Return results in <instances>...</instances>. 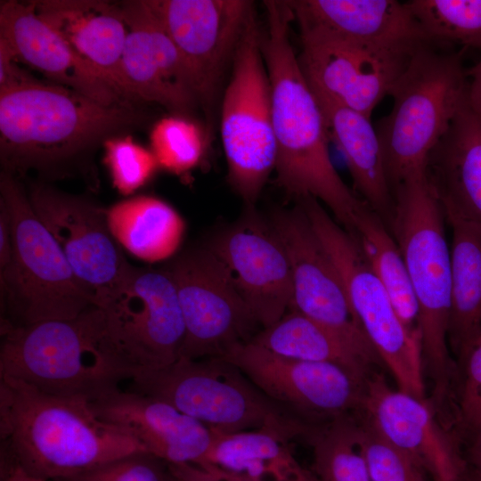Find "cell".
<instances>
[{
  "label": "cell",
  "instance_id": "836d02e7",
  "mask_svg": "<svg viewBox=\"0 0 481 481\" xmlns=\"http://www.w3.org/2000/svg\"><path fill=\"white\" fill-rule=\"evenodd\" d=\"M209 135L185 116L175 114L158 120L150 135L151 151L160 168L182 175L203 159Z\"/></svg>",
  "mask_w": 481,
  "mask_h": 481
},
{
  "label": "cell",
  "instance_id": "d590c367",
  "mask_svg": "<svg viewBox=\"0 0 481 481\" xmlns=\"http://www.w3.org/2000/svg\"><path fill=\"white\" fill-rule=\"evenodd\" d=\"M104 150L112 183L123 195L143 187L159 168L152 151L136 143L131 136L109 137Z\"/></svg>",
  "mask_w": 481,
  "mask_h": 481
},
{
  "label": "cell",
  "instance_id": "d6986e66",
  "mask_svg": "<svg viewBox=\"0 0 481 481\" xmlns=\"http://www.w3.org/2000/svg\"><path fill=\"white\" fill-rule=\"evenodd\" d=\"M249 208V207H248ZM245 218L209 247L228 267L233 283L262 329L289 309L293 287L289 257L270 224L249 208Z\"/></svg>",
  "mask_w": 481,
  "mask_h": 481
},
{
  "label": "cell",
  "instance_id": "8fae6325",
  "mask_svg": "<svg viewBox=\"0 0 481 481\" xmlns=\"http://www.w3.org/2000/svg\"><path fill=\"white\" fill-rule=\"evenodd\" d=\"M94 308L103 341L132 379L180 357L185 327L167 268L131 265L115 290Z\"/></svg>",
  "mask_w": 481,
  "mask_h": 481
},
{
  "label": "cell",
  "instance_id": "74e56055",
  "mask_svg": "<svg viewBox=\"0 0 481 481\" xmlns=\"http://www.w3.org/2000/svg\"><path fill=\"white\" fill-rule=\"evenodd\" d=\"M464 368L459 398V417L469 430L481 426V334L461 363Z\"/></svg>",
  "mask_w": 481,
  "mask_h": 481
},
{
  "label": "cell",
  "instance_id": "4fadbf2b",
  "mask_svg": "<svg viewBox=\"0 0 481 481\" xmlns=\"http://www.w3.org/2000/svg\"><path fill=\"white\" fill-rule=\"evenodd\" d=\"M222 359L303 421L325 422L355 415L363 408L368 378L338 365L282 356L251 341L236 345Z\"/></svg>",
  "mask_w": 481,
  "mask_h": 481
},
{
  "label": "cell",
  "instance_id": "7402d4cb",
  "mask_svg": "<svg viewBox=\"0 0 481 481\" xmlns=\"http://www.w3.org/2000/svg\"><path fill=\"white\" fill-rule=\"evenodd\" d=\"M91 403L102 420L168 465L198 466L211 445L207 426L155 397L119 387Z\"/></svg>",
  "mask_w": 481,
  "mask_h": 481
},
{
  "label": "cell",
  "instance_id": "2e32d148",
  "mask_svg": "<svg viewBox=\"0 0 481 481\" xmlns=\"http://www.w3.org/2000/svg\"><path fill=\"white\" fill-rule=\"evenodd\" d=\"M29 199L76 278L98 305L115 290L131 265L110 232L106 209L43 183L31 186Z\"/></svg>",
  "mask_w": 481,
  "mask_h": 481
},
{
  "label": "cell",
  "instance_id": "52a82bcc",
  "mask_svg": "<svg viewBox=\"0 0 481 481\" xmlns=\"http://www.w3.org/2000/svg\"><path fill=\"white\" fill-rule=\"evenodd\" d=\"M0 206L10 219L12 254L0 271L1 327L74 319L94 306L15 175L0 176Z\"/></svg>",
  "mask_w": 481,
  "mask_h": 481
},
{
  "label": "cell",
  "instance_id": "8d00e7d4",
  "mask_svg": "<svg viewBox=\"0 0 481 481\" xmlns=\"http://www.w3.org/2000/svg\"><path fill=\"white\" fill-rule=\"evenodd\" d=\"M54 481H169V469L163 461L139 452Z\"/></svg>",
  "mask_w": 481,
  "mask_h": 481
},
{
  "label": "cell",
  "instance_id": "3957f363",
  "mask_svg": "<svg viewBox=\"0 0 481 481\" xmlns=\"http://www.w3.org/2000/svg\"><path fill=\"white\" fill-rule=\"evenodd\" d=\"M146 115L131 103L104 105L42 81L0 90V158L15 175L66 162L100 139L138 126Z\"/></svg>",
  "mask_w": 481,
  "mask_h": 481
},
{
  "label": "cell",
  "instance_id": "603a6c76",
  "mask_svg": "<svg viewBox=\"0 0 481 481\" xmlns=\"http://www.w3.org/2000/svg\"><path fill=\"white\" fill-rule=\"evenodd\" d=\"M32 4L78 55L94 66L126 101L134 102L122 70L127 27L119 4L44 0Z\"/></svg>",
  "mask_w": 481,
  "mask_h": 481
},
{
  "label": "cell",
  "instance_id": "5b68a950",
  "mask_svg": "<svg viewBox=\"0 0 481 481\" xmlns=\"http://www.w3.org/2000/svg\"><path fill=\"white\" fill-rule=\"evenodd\" d=\"M1 338L0 378L45 394L93 402L132 379L103 341L94 306L74 319L1 327Z\"/></svg>",
  "mask_w": 481,
  "mask_h": 481
},
{
  "label": "cell",
  "instance_id": "277c9868",
  "mask_svg": "<svg viewBox=\"0 0 481 481\" xmlns=\"http://www.w3.org/2000/svg\"><path fill=\"white\" fill-rule=\"evenodd\" d=\"M393 195L390 232L418 304L423 369L432 382V404L440 411L449 400L455 374L448 345L452 273L445 216L426 170L399 183Z\"/></svg>",
  "mask_w": 481,
  "mask_h": 481
},
{
  "label": "cell",
  "instance_id": "f35d334b",
  "mask_svg": "<svg viewBox=\"0 0 481 481\" xmlns=\"http://www.w3.org/2000/svg\"><path fill=\"white\" fill-rule=\"evenodd\" d=\"M8 44L0 38V90L10 89L39 81L24 69Z\"/></svg>",
  "mask_w": 481,
  "mask_h": 481
},
{
  "label": "cell",
  "instance_id": "b9f144b4",
  "mask_svg": "<svg viewBox=\"0 0 481 481\" xmlns=\"http://www.w3.org/2000/svg\"><path fill=\"white\" fill-rule=\"evenodd\" d=\"M469 80L468 103L471 110L481 118V59L471 69H467Z\"/></svg>",
  "mask_w": 481,
  "mask_h": 481
},
{
  "label": "cell",
  "instance_id": "cb8c5ba5",
  "mask_svg": "<svg viewBox=\"0 0 481 481\" xmlns=\"http://www.w3.org/2000/svg\"><path fill=\"white\" fill-rule=\"evenodd\" d=\"M440 200L451 230L448 345L461 363L481 334V224L452 202Z\"/></svg>",
  "mask_w": 481,
  "mask_h": 481
},
{
  "label": "cell",
  "instance_id": "484cf974",
  "mask_svg": "<svg viewBox=\"0 0 481 481\" xmlns=\"http://www.w3.org/2000/svg\"><path fill=\"white\" fill-rule=\"evenodd\" d=\"M426 172L440 199L481 224V118L468 100L429 154Z\"/></svg>",
  "mask_w": 481,
  "mask_h": 481
},
{
  "label": "cell",
  "instance_id": "d4e9b609",
  "mask_svg": "<svg viewBox=\"0 0 481 481\" xmlns=\"http://www.w3.org/2000/svg\"><path fill=\"white\" fill-rule=\"evenodd\" d=\"M315 97L323 114L329 137L345 158L353 180V191L390 230L395 199L371 117L324 97L316 94Z\"/></svg>",
  "mask_w": 481,
  "mask_h": 481
},
{
  "label": "cell",
  "instance_id": "e575fe53",
  "mask_svg": "<svg viewBox=\"0 0 481 481\" xmlns=\"http://www.w3.org/2000/svg\"><path fill=\"white\" fill-rule=\"evenodd\" d=\"M356 441L365 460L371 481H427V472L408 454L384 438L357 414Z\"/></svg>",
  "mask_w": 481,
  "mask_h": 481
},
{
  "label": "cell",
  "instance_id": "7bdbcfd3",
  "mask_svg": "<svg viewBox=\"0 0 481 481\" xmlns=\"http://www.w3.org/2000/svg\"><path fill=\"white\" fill-rule=\"evenodd\" d=\"M169 481H209L201 477L192 465H167Z\"/></svg>",
  "mask_w": 481,
  "mask_h": 481
},
{
  "label": "cell",
  "instance_id": "ab89813d",
  "mask_svg": "<svg viewBox=\"0 0 481 481\" xmlns=\"http://www.w3.org/2000/svg\"><path fill=\"white\" fill-rule=\"evenodd\" d=\"M1 451V481H48L37 477L21 467L7 452Z\"/></svg>",
  "mask_w": 481,
  "mask_h": 481
},
{
  "label": "cell",
  "instance_id": "7a4b0ae2",
  "mask_svg": "<svg viewBox=\"0 0 481 481\" xmlns=\"http://www.w3.org/2000/svg\"><path fill=\"white\" fill-rule=\"evenodd\" d=\"M0 437L1 449L48 481L146 452L89 400L45 394L10 378H0Z\"/></svg>",
  "mask_w": 481,
  "mask_h": 481
},
{
  "label": "cell",
  "instance_id": "ee69618b",
  "mask_svg": "<svg viewBox=\"0 0 481 481\" xmlns=\"http://www.w3.org/2000/svg\"><path fill=\"white\" fill-rule=\"evenodd\" d=\"M200 475L209 481H258L246 476L224 471L216 468H209L206 470L199 469Z\"/></svg>",
  "mask_w": 481,
  "mask_h": 481
},
{
  "label": "cell",
  "instance_id": "4dcf8cb0",
  "mask_svg": "<svg viewBox=\"0 0 481 481\" xmlns=\"http://www.w3.org/2000/svg\"><path fill=\"white\" fill-rule=\"evenodd\" d=\"M127 27L122 70L134 102L159 104L177 115H188L195 106L167 83L159 67L144 20L141 0L119 4Z\"/></svg>",
  "mask_w": 481,
  "mask_h": 481
},
{
  "label": "cell",
  "instance_id": "f546056e",
  "mask_svg": "<svg viewBox=\"0 0 481 481\" xmlns=\"http://www.w3.org/2000/svg\"><path fill=\"white\" fill-rule=\"evenodd\" d=\"M349 233L385 288L404 327L420 338L418 304L404 257L390 230L365 205L356 215Z\"/></svg>",
  "mask_w": 481,
  "mask_h": 481
},
{
  "label": "cell",
  "instance_id": "5bb4252c",
  "mask_svg": "<svg viewBox=\"0 0 481 481\" xmlns=\"http://www.w3.org/2000/svg\"><path fill=\"white\" fill-rule=\"evenodd\" d=\"M183 60L210 135L217 93L250 16L249 0H149Z\"/></svg>",
  "mask_w": 481,
  "mask_h": 481
},
{
  "label": "cell",
  "instance_id": "30bf717a",
  "mask_svg": "<svg viewBox=\"0 0 481 481\" xmlns=\"http://www.w3.org/2000/svg\"><path fill=\"white\" fill-rule=\"evenodd\" d=\"M297 201L334 262L355 316L398 389L428 400L420 338L399 319L359 244L317 200L304 197Z\"/></svg>",
  "mask_w": 481,
  "mask_h": 481
},
{
  "label": "cell",
  "instance_id": "ac0fdd59",
  "mask_svg": "<svg viewBox=\"0 0 481 481\" xmlns=\"http://www.w3.org/2000/svg\"><path fill=\"white\" fill-rule=\"evenodd\" d=\"M358 414L420 464L434 481H468L470 468L459 443L441 426L428 400L393 389L375 371L367 379Z\"/></svg>",
  "mask_w": 481,
  "mask_h": 481
},
{
  "label": "cell",
  "instance_id": "8992f818",
  "mask_svg": "<svg viewBox=\"0 0 481 481\" xmlns=\"http://www.w3.org/2000/svg\"><path fill=\"white\" fill-rule=\"evenodd\" d=\"M462 53H444L434 45L411 59L389 95L390 112L375 128L392 192L408 177L426 170L429 154L468 100Z\"/></svg>",
  "mask_w": 481,
  "mask_h": 481
},
{
  "label": "cell",
  "instance_id": "9c48e42d",
  "mask_svg": "<svg viewBox=\"0 0 481 481\" xmlns=\"http://www.w3.org/2000/svg\"><path fill=\"white\" fill-rule=\"evenodd\" d=\"M231 67L221 102V140L228 183L247 207L252 208L276 162L272 87L256 11Z\"/></svg>",
  "mask_w": 481,
  "mask_h": 481
},
{
  "label": "cell",
  "instance_id": "bcb514c9",
  "mask_svg": "<svg viewBox=\"0 0 481 481\" xmlns=\"http://www.w3.org/2000/svg\"><path fill=\"white\" fill-rule=\"evenodd\" d=\"M468 481H481V477L470 469Z\"/></svg>",
  "mask_w": 481,
  "mask_h": 481
},
{
  "label": "cell",
  "instance_id": "f6af8a7d",
  "mask_svg": "<svg viewBox=\"0 0 481 481\" xmlns=\"http://www.w3.org/2000/svg\"><path fill=\"white\" fill-rule=\"evenodd\" d=\"M473 433L474 440L469 450L470 469L481 477V426Z\"/></svg>",
  "mask_w": 481,
  "mask_h": 481
},
{
  "label": "cell",
  "instance_id": "e0dca14e",
  "mask_svg": "<svg viewBox=\"0 0 481 481\" xmlns=\"http://www.w3.org/2000/svg\"><path fill=\"white\" fill-rule=\"evenodd\" d=\"M300 39L298 59L313 92L370 117L419 51L375 48L313 31H300Z\"/></svg>",
  "mask_w": 481,
  "mask_h": 481
},
{
  "label": "cell",
  "instance_id": "6da1fadb",
  "mask_svg": "<svg viewBox=\"0 0 481 481\" xmlns=\"http://www.w3.org/2000/svg\"><path fill=\"white\" fill-rule=\"evenodd\" d=\"M266 27L261 48L270 77L276 144L275 183L295 200L312 197L347 232L366 203L334 167L329 134L290 38L293 15L286 1H264Z\"/></svg>",
  "mask_w": 481,
  "mask_h": 481
},
{
  "label": "cell",
  "instance_id": "9a60e30c",
  "mask_svg": "<svg viewBox=\"0 0 481 481\" xmlns=\"http://www.w3.org/2000/svg\"><path fill=\"white\" fill-rule=\"evenodd\" d=\"M270 225L289 257L295 310L331 329L371 361L381 360L354 314L339 273L303 208L277 209Z\"/></svg>",
  "mask_w": 481,
  "mask_h": 481
},
{
  "label": "cell",
  "instance_id": "60d3db41",
  "mask_svg": "<svg viewBox=\"0 0 481 481\" xmlns=\"http://www.w3.org/2000/svg\"><path fill=\"white\" fill-rule=\"evenodd\" d=\"M12 254V232L9 216L0 206V271L10 263Z\"/></svg>",
  "mask_w": 481,
  "mask_h": 481
},
{
  "label": "cell",
  "instance_id": "44dd1931",
  "mask_svg": "<svg viewBox=\"0 0 481 481\" xmlns=\"http://www.w3.org/2000/svg\"><path fill=\"white\" fill-rule=\"evenodd\" d=\"M300 31L371 47L414 53L429 45L405 2L395 0L287 1Z\"/></svg>",
  "mask_w": 481,
  "mask_h": 481
},
{
  "label": "cell",
  "instance_id": "ffe728a7",
  "mask_svg": "<svg viewBox=\"0 0 481 481\" xmlns=\"http://www.w3.org/2000/svg\"><path fill=\"white\" fill-rule=\"evenodd\" d=\"M0 38L18 61L38 70L53 84L104 105L131 103L37 15L32 2H1Z\"/></svg>",
  "mask_w": 481,
  "mask_h": 481
},
{
  "label": "cell",
  "instance_id": "f1b7e54d",
  "mask_svg": "<svg viewBox=\"0 0 481 481\" xmlns=\"http://www.w3.org/2000/svg\"><path fill=\"white\" fill-rule=\"evenodd\" d=\"M251 342L282 356L333 363L363 379L378 365L341 335L295 310L260 330Z\"/></svg>",
  "mask_w": 481,
  "mask_h": 481
},
{
  "label": "cell",
  "instance_id": "d6a6232c",
  "mask_svg": "<svg viewBox=\"0 0 481 481\" xmlns=\"http://www.w3.org/2000/svg\"><path fill=\"white\" fill-rule=\"evenodd\" d=\"M428 41L481 49V0L405 2Z\"/></svg>",
  "mask_w": 481,
  "mask_h": 481
},
{
  "label": "cell",
  "instance_id": "ba28073f",
  "mask_svg": "<svg viewBox=\"0 0 481 481\" xmlns=\"http://www.w3.org/2000/svg\"><path fill=\"white\" fill-rule=\"evenodd\" d=\"M128 389L162 400L211 431L271 429L301 438L306 422L266 397L235 365L222 358L175 363L133 377Z\"/></svg>",
  "mask_w": 481,
  "mask_h": 481
},
{
  "label": "cell",
  "instance_id": "1f68e13d",
  "mask_svg": "<svg viewBox=\"0 0 481 481\" xmlns=\"http://www.w3.org/2000/svg\"><path fill=\"white\" fill-rule=\"evenodd\" d=\"M301 439L312 448L315 481H371L354 416L309 423Z\"/></svg>",
  "mask_w": 481,
  "mask_h": 481
},
{
  "label": "cell",
  "instance_id": "4316f807",
  "mask_svg": "<svg viewBox=\"0 0 481 481\" xmlns=\"http://www.w3.org/2000/svg\"><path fill=\"white\" fill-rule=\"evenodd\" d=\"M213 439L200 469L216 468L264 481H315L310 471L297 461L289 446V438L271 430L255 429L236 433L213 432Z\"/></svg>",
  "mask_w": 481,
  "mask_h": 481
},
{
  "label": "cell",
  "instance_id": "7c38bea8",
  "mask_svg": "<svg viewBox=\"0 0 481 481\" xmlns=\"http://www.w3.org/2000/svg\"><path fill=\"white\" fill-rule=\"evenodd\" d=\"M167 269L176 287L185 327L180 357L223 358L262 330L228 267L209 245L183 252Z\"/></svg>",
  "mask_w": 481,
  "mask_h": 481
},
{
  "label": "cell",
  "instance_id": "83f0119b",
  "mask_svg": "<svg viewBox=\"0 0 481 481\" xmlns=\"http://www.w3.org/2000/svg\"><path fill=\"white\" fill-rule=\"evenodd\" d=\"M106 215L119 245L143 261L156 263L170 258L183 241L184 220L159 198H129L106 209Z\"/></svg>",
  "mask_w": 481,
  "mask_h": 481
}]
</instances>
